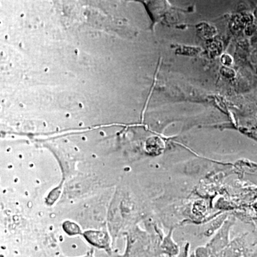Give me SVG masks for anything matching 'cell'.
Instances as JSON below:
<instances>
[{
    "label": "cell",
    "mask_w": 257,
    "mask_h": 257,
    "mask_svg": "<svg viewBox=\"0 0 257 257\" xmlns=\"http://www.w3.org/2000/svg\"><path fill=\"white\" fill-rule=\"evenodd\" d=\"M162 238L144 231L138 226L126 234V251L122 257H157L160 256Z\"/></svg>",
    "instance_id": "1"
},
{
    "label": "cell",
    "mask_w": 257,
    "mask_h": 257,
    "mask_svg": "<svg viewBox=\"0 0 257 257\" xmlns=\"http://www.w3.org/2000/svg\"><path fill=\"white\" fill-rule=\"evenodd\" d=\"M135 2L143 5L147 14L151 20L150 29L154 31L158 24L165 23L170 25L180 16L181 13H192V10L181 9L176 8L169 3L168 0H126Z\"/></svg>",
    "instance_id": "2"
},
{
    "label": "cell",
    "mask_w": 257,
    "mask_h": 257,
    "mask_svg": "<svg viewBox=\"0 0 257 257\" xmlns=\"http://www.w3.org/2000/svg\"><path fill=\"white\" fill-rule=\"evenodd\" d=\"M234 217H228L222 226L216 231L215 234L209 239L206 246L213 254H216L227 246L230 242V233L235 224Z\"/></svg>",
    "instance_id": "3"
},
{
    "label": "cell",
    "mask_w": 257,
    "mask_h": 257,
    "mask_svg": "<svg viewBox=\"0 0 257 257\" xmlns=\"http://www.w3.org/2000/svg\"><path fill=\"white\" fill-rule=\"evenodd\" d=\"M247 236V233L238 235L226 247L216 253V257H244L251 254L252 247L248 242Z\"/></svg>",
    "instance_id": "4"
},
{
    "label": "cell",
    "mask_w": 257,
    "mask_h": 257,
    "mask_svg": "<svg viewBox=\"0 0 257 257\" xmlns=\"http://www.w3.org/2000/svg\"><path fill=\"white\" fill-rule=\"evenodd\" d=\"M174 228L163 236L160 246V254L167 257L177 256L180 252L181 247L173 239Z\"/></svg>",
    "instance_id": "5"
},
{
    "label": "cell",
    "mask_w": 257,
    "mask_h": 257,
    "mask_svg": "<svg viewBox=\"0 0 257 257\" xmlns=\"http://www.w3.org/2000/svg\"><path fill=\"white\" fill-rule=\"evenodd\" d=\"M227 214H223L209 222V224L204 228V231L202 232V236L204 237L210 239L211 236L215 234L216 231L222 226L224 221L227 219Z\"/></svg>",
    "instance_id": "6"
},
{
    "label": "cell",
    "mask_w": 257,
    "mask_h": 257,
    "mask_svg": "<svg viewBox=\"0 0 257 257\" xmlns=\"http://www.w3.org/2000/svg\"><path fill=\"white\" fill-rule=\"evenodd\" d=\"M195 257H210L212 253L206 245L198 246L194 251Z\"/></svg>",
    "instance_id": "7"
},
{
    "label": "cell",
    "mask_w": 257,
    "mask_h": 257,
    "mask_svg": "<svg viewBox=\"0 0 257 257\" xmlns=\"http://www.w3.org/2000/svg\"><path fill=\"white\" fill-rule=\"evenodd\" d=\"M189 251H190V243H184L183 246H181L180 252L179 254L172 257H189L190 255Z\"/></svg>",
    "instance_id": "8"
},
{
    "label": "cell",
    "mask_w": 257,
    "mask_h": 257,
    "mask_svg": "<svg viewBox=\"0 0 257 257\" xmlns=\"http://www.w3.org/2000/svg\"><path fill=\"white\" fill-rule=\"evenodd\" d=\"M221 62L226 67H229L233 63V59L231 56L227 55V54H224L221 56Z\"/></svg>",
    "instance_id": "9"
},
{
    "label": "cell",
    "mask_w": 257,
    "mask_h": 257,
    "mask_svg": "<svg viewBox=\"0 0 257 257\" xmlns=\"http://www.w3.org/2000/svg\"><path fill=\"white\" fill-rule=\"evenodd\" d=\"M221 73L226 77H234L235 75L234 70L230 69L229 67H226V66H224L221 69Z\"/></svg>",
    "instance_id": "10"
},
{
    "label": "cell",
    "mask_w": 257,
    "mask_h": 257,
    "mask_svg": "<svg viewBox=\"0 0 257 257\" xmlns=\"http://www.w3.org/2000/svg\"><path fill=\"white\" fill-rule=\"evenodd\" d=\"M248 257H257L256 256H255L254 254H253V253H251V254L249 255V256Z\"/></svg>",
    "instance_id": "11"
},
{
    "label": "cell",
    "mask_w": 257,
    "mask_h": 257,
    "mask_svg": "<svg viewBox=\"0 0 257 257\" xmlns=\"http://www.w3.org/2000/svg\"><path fill=\"white\" fill-rule=\"evenodd\" d=\"M249 255H247V256H245L244 257H248V256H249Z\"/></svg>",
    "instance_id": "12"
}]
</instances>
